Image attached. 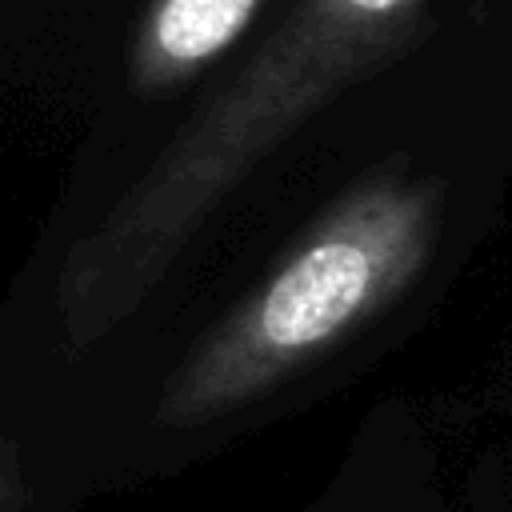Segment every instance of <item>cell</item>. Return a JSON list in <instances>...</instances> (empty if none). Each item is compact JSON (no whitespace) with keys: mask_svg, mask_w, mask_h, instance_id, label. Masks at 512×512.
I'll return each mask as SVG.
<instances>
[{"mask_svg":"<svg viewBox=\"0 0 512 512\" xmlns=\"http://www.w3.org/2000/svg\"><path fill=\"white\" fill-rule=\"evenodd\" d=\"M256 16L252 0H172L156 12V40L172 60H200L224 48Z\"/></svg>","mask_w":512,"mask_h":512,"instance_id":"7a4b0ae2","label":"cell"},{"mask_svg":"<svg viewBox=\"0 0 512 512\" xmlns=\"http://www.w3.org/2000/svg\"><path fill=\"white\" fill-rule=\"evenodd\" d=\"M368 256L348 240H328L300 256L268 292L260 328L280 348H300L336 332L368 292Z\"/></svg>","mask_w":512,"mask_h":512,"instance_id":"6da1fadb","label":"cell"}]
</instances>
